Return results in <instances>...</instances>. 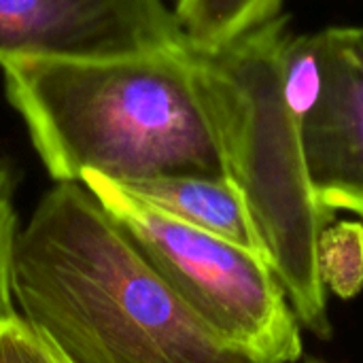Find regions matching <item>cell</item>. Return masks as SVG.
Wrapping results in <instances>:
<instances>
[{
    "label": "cell",
    "mask_w": 363,
    "mask_h": 363,
    "mask_svg": "<svg viewBox=\"0 0 363 363\" xmlns=\"http://www.w3.org/2000/svg\"><path fill=\"white\" fill-rule=\"evenodd\" d=\"M0 363H49L40 338L21 317L0 328Z\"/></svg>",
    "instance_id": "11"
},
{
    "label": "cell",
    "mask_w": 363,
    "mask_h": 363,
    "mask_svg": "<svg viewBox=\"0 0 363 363\" xmlns=\"http://www.w3.org/2000/svg\"><path fill=\"white\" fill-rule=\"evenodd\" d=\"M119 185L179 223L266 257L238 189L223 174H160Z\"/></svg>",
    "instance_id": "7"
},
{
    "label": "cell",
    "mask_w": 363,
    "mask_h": 363,
    "mask_svg": "<svg viewBox=\"0 0 363 363\" xmlns=\"http://www.w3.org/2000/svg\"><path fill=\"white\" fill-rule=\"evenodd\" d=\"M285 36V19L277 17L230 45L191 53L221 172L238 189L300 325L330 340V294L319 279L317 247L334 215L317 202L306 174L300 117L281 77Z\"/></svg>",
    "instance_id": "3"
},
{
    "label": "cell",
    "mask_w": 363,
    "mask_h": 363,
    "mask_svg": "<svg viewBox=\"0 0 363 363\" xmlns=\"http://www.w3.org/2000/svg\"><path fill=\"white\" fill-rule=\"evenodd\" d=\"M283 0H177L174 17L196 49L230 45L281 17Z\"/></svg>",
    "instance_id": "8"
},
{
    "label": "cell",
    "mask_w": 363,
    "mask_h": 363,
    "mask_svg": "<svg viewBox=\"0 0 363 363\" xmlns=\"http://www.w3.org/2000/svg\"><path fill=\"white\" fill-rule=\"evenodd\" d=\"M317 268L325 291L340 300L363 289V221H332L319 236Z\"/></svg>",
    "instance_id": "9"
},
{
    "label": "cell",
    "mask_w": 363,
    "mask_h": 363,
    "mask_svg": "<svg viewBox=\"0 0 363 363\" xmlns=\"http://www.w3.org/2000/svg\"><path fill=\"white\" fill-rule=\"evenodd\" d=\"M19 317L70 363H251L225 347L83 183H55L19 228Z\"/></svg>",
    "instance_id": "1"
},
{
    "label": "cell",
    "mask_w": 363,
    "mask_h": 363,
    "mask_svg": "<svg viewBox=\"0 0 363 363\" xmlns=\"http://www.w3.org/2000/svg\"><path fill=\"white\" fill-rule=\"evenodd\" d=\"M19 234L15 211V181L9 164L0 157V328L19 319L13 294V257Z\"/></svg>",
    "instance_id": "10"
},
{
    "label": "cell",
    "mask_w": 363,
    "mask_h": 363,
    "mask_svg": "<svg viewBox=\"0 0 363 363\" xmlns=\"http://www.w3.org/2000/svg\"><path fill=\"white\" fill-rule=\"evenodd\" d=\"M36 336H38V334H36ZM38 338H40V336H38ZM40 342H43V349H45V353H47L49 363H70L60 351H57V349H55V347H53V345H49V342L43 340V338H40Z\"/></svg>",
    "instance_id": "12"
},
{
    "label": "cell",
    "mask_w": 363,
    "mask_h": 363,
    "mask_svg": "<svg viewBox=\"0 0 363 363\" xmlns=\"http://www.w3.org/2000/svg\"><path fill=\"white\" fill-rule=\"evenodd\" d=\"M306 174L332 215L363 221V38L359 28L321 30V83L300 117Z\"/></svg>",
    "instance_id": "6"
},
{
    "label": "cell",
    "mask_w": 363,
    "mask_h": 363,
    "mask_svg": "<svg viewBox=\"0 0 363 363\" xmlns=\"http://www.w3.org/2000/svg\"><path fill=\"white\" fill-rule=\"evenodd\" d=\"M298 363H325V362H321V359H308V362H298Z\"/></svg>",
    "instance_id": "13"
},
{
    "label": "cell",
    "mask_w": 363,
    "mask_h": 363,
    "mask_svg": "<svg viewBox=\"0 0 363 363\" xmlns=\"http://www.w3.org/2000/svg\"><path fill=\"white\" fill-rule=\"evenodd\" d=\"M4 91L55 183L223 174L191 45L87 62L2 66Z\"/></svg>",
    "instance_id": "2"
},
{
    "label": "cell",
    "mask_w": 363,
    "mask_h": 363,
    "mask_svg": "<svg viewBox=\"0 0 363 363\" xmlns=\"http://www.w3.org/2000/svg\"><path fill=\"white\" fill-rule=\"evenodd\" d=\"M187 38L164 0H0V68L170 51Z\"/></svg>",
    "instance_id": "5"
},
{
    "label": "cell",
    "mask_w": 363,
    "mask_h": 363,
    "mask_svg": "<svg viewBox=\"0 0 363 363\" xmlns=\"http://www.w3.org/2000/svg\"><path fill=\"white\" fill-rule=\"evenodd\" d=\"M359 30H362V38H363V28H359Z\"/></svg>",
    "instance_id": "14"
},
{
    "label": "cell",
    "mask_w": 363,
    "mask_h": 363,
    "mask_svg": "<svg viewBox=\"0 0 363 363\" xmlns=\"http://www.w3.org/2000/svg\"><path fill=\"white\" fill-rule=\"evenodd\" d=\"M81 183L225 347L251 363L302 362V325L264 255L179 223L100 174Z\"/></svg>",
    "instance_id": "4"
}]
</instances>
